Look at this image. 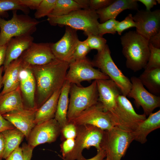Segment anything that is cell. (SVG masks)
<instances>
[{
    "label": "cell",
    "mask_w": 160,
    "mask_h": 160,
    "mask_svg": "<svg viewBox=\"0 0 160 160\" xmlns=\"http://www.w3.org/2000/svg\"><path fill=\"white\" fill-rule=\"evenodd\" d=\"M52 25L68 26L76 31H83L86 36L98 35L99 17L96 11L81 9L68 15L59 17H47Z\"/></svg>",
    "instance_id": "cell-3"
},
{
    "label": "cell",
    "mask_w": 160,
    "mask_h": 160,
    "mask_svg": "<svg viewBox=\"0 0 160 160\" xmlns=\"http://www.w3.org/2000/svg\"><path fill=\"white\" fill-rule=\"evenodd\" d=\"M5 148V140L1 132L0 133V160L3 159V157Z\"/></svg>",
    "instance_id": "cell-47"
},
{
    "label": "cell",
    "mask_w": 160,
    "mask_h": 160,
    "mask_svg": "<svg viewBox=\"0 0 160 160\" xmlns=\"http://www.w3.org/2000/svg\"><path fill=\"white\" fill-rule=\"evenodd\" d=\"M69 63L55 58L47 64L28 67L34 76L36 84V103L39 108L57 90L61 89Z\"/></svg>",
    "instance_id": "cell-1"
},
{
    "label": "cell",
    "mask_w": 160,
    "mask_h": 160,
    "mask_svg": "<svg viewBox=\"0 0 160 160\" xmlns=\"http://www.w3.org/2000/svg\"><path fill=\"white\" fill-rule=\"evenodd\" d=\"M33 40V38L31 35H26L12 38L8 41L3 65L4 70L12 61L20 57Z\"/></svg>",
    "instance_id": "cell-20"
},
{
    "label": "cell",
    "mask_w": 160,
    "mask_h": 160,
    "mask_svg": "<svg viewBox=\"0 0 160 160\" xmlns=\"http://www.w3.org/2000/svg\"><path fill=\"white\" fill-rule=\"evenodd\" d=\"M160 127V110L150 114L140 123L131 134L133 140L141 144L147 141V136L153 131Z\"/></svg>",
    "instance_id": "cell-23"
},
{
    "label": "cell",
    "mask_w": 160,
    "mask_h": 160,
    "mask_svg": "<svg viewBox=\"0 0 160 160\" xmlns=\"http://www.w3.org/2000/svg\"><path fill=\"white\" fill-rule=\"evenodd\" d=\"M69 95L67 116L68 122L83 111L98 103V93L96 80L85 87L71 84Z\"/></svg>",
    "instance_id": "cell-6"
},
{
    "label": "cell",
    "mask_w": 160,
    "mask_h": 160,
    "mask_svg": "<svg viewBox=\"0 0 160 160\" xmlns=\"http://www.w3.org/2000/svg\"><path fill=\"white\" fill-rule=\"evenodd\" d=\"M83 9H89V0H75Z\"/></svg>",
    "instance_id": "cell-49"
},
{
    "label": "cell",
    "mask_w": 160,
    "mask_h": 160,
    "mask_svg": "<svg viewBox=\"0 0 160 160\" xmlns=\"http://www.w3.org/2000/svg\"><path fill=\"white\" fill-rule=\"evenodd\" d=\"M4 70V68L3 65H2L0 67V91L2 85V74L3 71Z\"/></svg>",
    "instance_id": "cell-50"
},
{
    "label": "cell",
    "mask_w": 160,
    "mask_h": 160,
    "mask_svg": "<svg viewBox=\"0 0 160 160\" xmlns=\"http://www.w3.org/2000/svg\"><path fill=\"white\" fill-rule=\"evenodd\" d=\"M60 134L61 135L63 141L68 139H75L76 135V128L74 124L68 123L61 129Z\"/></svg>",
    "instance_id": "cell-37"
},
{
    "label": "cell",
    "mask_w": 160,
    "mask_h": 160,
    "mask_svg": "<svg viewBox=\"0 0 160 160\" xmlns=\"http://www.w3.org/2000/svg\"><path fill=\"white\" fill-rule=\"evenodd\" d=\"M136 24L134 21L131 14H128L125 19L121 22H119L116 28V31L119 35L122 32L129 28L136 27Z\"/></svg>",
    "instance_id": "cell-36"
},
{
    "label": "cell",
    "mask_w": 160,
    "mask_h": 160,
    "mask_svg": "<svg viewBox=\"0 0 160 160\" xmlns=\"http://www.w3.org/2000/svg\"><path fill=\"white\" fill-rule=\"evenodd\" d=\"M107 112L114 127L130 132H133L139 124L146 118L144 113L139 114L136 113L126 97L120 94L117 97L115 108Z\"/></svg>",
    "instance_id": "cell-8"
},
{
    "label": "cell",
    "mask_w": 160,
    "mask_h": 160,
    "mask_svg": "<svg viewBox=\"0 0 160 160\" xmlns=\"http://www.w3.org/2000/svg\"><path fill=\"white\" fill-rule=\"evenodd\" d=\"M144 86L151 93L160 94V68L145 69L138 77Z\"/></svg>",
    "instance_id": "cell-27"
},
{
    "label": "cell",
    "mask_w": 160,
    "mask_h": 160,
    "mask_svg": "<svg viewBox=\"0 0 160 160\" xmlns=\"http://www.w3.org/2000/svg\"><path fill=\"white\" fill-rule=\"evenodd\" d=\"M26 109H28L24 105L19 87L14 90L0 95V113L1 115L13 111Z\"/></svg>",
    "instance_id": "cell-24"
},
{
    "label": "cell",
    "mask_w": 160,
    "mask_h": 160,
    "mask_svg": "<svg viewBox=\"0 0 160 160\" xmlns=\"http://www.w3.org/2000/svg\"><path fill=\"white\" fill-rule=\"evenodd\" d=\"M76 135L75 144L71 152L64 158L65 160L86 159L82 154L83 150L94 147L97 152L102 150L101 144L105 130L90 125L76 126Z\"/></svg>",
    "instance_id": "cell-4"
},
{
    "label": "cell",
    "mask_w": 160,
    "mask_h": 160,
    "mask_svg": "<svg viewBox=\"0 0 160 160\" xmlns=\"http://www.w3.org/2000/svg\"><path fill=\"white\" fill-rule=\"evenodd\" d=\"M19 78V87L25 108L30 110H37L35 101L36 82L30 67L23 66L20 73Z\"/></svg>",
    "instance_id": "cell-17"
},
{
    "label": "cell",
    "mask_w": 160,
    "mask_h": 160,
    "mask_svg": "<svg viewBox=\"0 0 160 160\" xmlns=\"http://www.w3.org/2000/svg\"><path fill=\"white\" fill-rule=\"evenodd\" d=\"M75 139H65L60 145V151L62 156L61 158H64L72 151L75 144Z\"/></svg>",
    "instance_id": "cell-38"
},
{
    "label": "cell",
    "mask_w": 160,
    "mask_h": 160,
    "mask_svg": "<svg viewBox=\"0 0 160 160\" xmlns=\"http://www.w3.org/2000/svg\"><path fill=\"white\" fill-rule=\"evenodd\" d=\"M79 40L77 31L65 26V33L61 39L55 43H51L52 51L55 58L69 63Z\"/></svg>",
    "instance_id": "cell-16"
},
{
    "label": "cell",
    "mask_w": 160,
    "mask_h": 160,
    "mask_svg": "<svg viewBox=\"0 0 160 160\" xmlns=\"http://www.w3.org/2000/svg\"><path fill=\"white\" fill-rule=\"evenodd\" d=\"M85 40L91 50L95 49L97 51L102 50L106 44V40L99 35H88Z\"/></svg>",
    "instance_id": "cell-34"
},
{
    "label": "cell",
    "mask_w": 160,
    "mask_h": 160,
    "mask_svg": "<svg viewBox=\"0 0 160 160\" xmlns=\"http://www.w3.org/2000/svg\"><path fill=\"white\" fill-rule=\"evenodd\" d=\"M143 4L146 7V10L150 11L151 8L157 4L156 0H137Z\"/></svg>",
    "instance_id": "cell-45"
},
{
    "label": "cell",
    "mask_w": 160,
    "mask_h": 160,
    "mask_svg": "<svg viewBox=\"0 0 160 160\" xmlns=\"http://www.w3.org/2000/svg\"><path fill=\"white\" fill-rule=\"evenodd\" d=\"M127 67L134 72L145 68L150 54L148 41L135 31H129L120 38Z\"/></svg>",
    "instance_id": "cell-2"
},
{
    "label": "cell",
    "mask_w": 160,
    "mask_h": 160,
    "mask_svg": "<svg viewBox=\"0 0 160 160\" xmlns=\"http://www.w3.org/2000/svg\"><path fill=\"white\" fill-rule=\"evenodd\" d=\"M133 17L136 25L135 31L148 41L160 31V9L138 10Z\"/></svg>",
    "instance_id": "cell-14"
},
{
    "label": "cell",
    "mask_w": 160,
    "mask_h": 160,
    "mask_svg": "<svg viewBox=\"0 0 160 160\" xmlns=\"http://www.w3.org/2000/svg\"><path fill=\"white\" fill-rule=\"evenodd\" d=\"M91 50L86 40L84 41L79 40L70 63L76 60L85 59L86 58V55Z\"/></svg>",
    "instance_id": "cell-33"
},
{
    "label": "cell",
    "mask_w": 160,
    "mask_h": 160,
    "mask_svg": "<svg viewBox=\"0 0 160 160\" xmlns=\"http://www.w3.org/2000/svg\"><path fill=\"white\" fill-rule=\"evenodd\" d=\"M37 110H15L2 115L15 128L21 132L27 140L31 130L36 125L34 120Z\"/></svg>",
    "instance_id": "cell-18"
},
{
    "label": "cell",
    "mask_w": 160,
    "mask_h": 160,
    "mask_svg": "<svg viewBox=\"0 0 160 160\" xmlns=\"http://www.w3.org/2000/svg\"><path fill=\"white\" fill-rule=\"evenodd\" d=\"M115 0H89V9L97 11L104 8L113 3Z\"/></svg>",
    "instance_id": "cell-39"
},
{
    "label": "cell",
    "mask_w": 160,
    "mask_h": 160,
    "mask_svg": "<svg viewBox=\"0 0 160 160\" xmlns=\"http://www.w3.org/2000/svg\"><path fill=\"white\" fill-rule=\"evenodd\" d=\"M133 140L131 132L114 126L105 130L101 148L109 160H121Z\"/></svg>",
    "instance_id": "cell-9"
},
{
    "label": "cell",
    "mask_w": 160,
    "mask_h": 160,
    "mask_svg": "<svg viewBox=\"0 0 160 160\" xmlns=\"http://www.w3.org/2000/svg\"><path fill=\"white\" fill-rule=\"evenodd\" d=\"M106 152L102 149L100 151L97 152L96 155L94 157L88 159L83 160H105V159L106 158Z\"/></svg>",
    "instance_id": "cell-46"
},
{
    "label": "cell",
    "mask_w": 160,
    "mask_h": 160,
    "mask_svg": "<svg viewBox=\"0 0 160 160\" xmlns=\"http://www.w3.org/2000/svg\"><path fill=\"white\" fill-rule=\"evenodd\" d=\"M51 43L33 42L20 57L23 66L31 67L48 63L55 58Z\"/></svg>",
    "instance_id": "cell-15"
},
{
    "label": "cell",
    "mask_w": 160,
    "mask_h": 160,
    "mask_svg": "<svg viewBox=\"0 0 160 160\" xmlns=\"http://www.w3.org/2000/svg\"><path fill=\"white\" fill-rule=\"evenodd\" d=\"M150 54L144 69L160 68V49L155 48L149 43Z\"/></svg>",
    "instance_id": "cell-32"
},
{
    "label": "cell",
    "mask_w": 160,
    "mask_h": 160,
    "mask_svg": "<svg viewBox=\"0 0 160 160\" xmlns=\"http://www.w3.org/2000/svg\"><path fill=\"white\" fill-rule=\"evenodd\" d=\"M5 142V148L3 159L7 157L16 148L25 137L24 135L16 128L5 131L1 132Z\"/></svg>",
    "instance_id": "cell-28"
},
{
    "label": "cell",
    "mask_w": 160,
    "mask_h": 160,
    "mask_svg": "<svg viewBox=\"0 0 160 160\" xmlns=\"http://www.w3.org/2000/svg\"><path fill=\"white\" fill-rule=\"evenodd\" d=\"M15 128L12 124L5 119L0 113V133Z\"/></svg>",
    "instance_id": "cell-43"
},
{
    "label": "cell",
    "mask_w": 160,
    "mask_h": 160,
    "mask_svg": "<svg viewBox=\"0 0 160 160\" xmlns=\"http://www.w3.org/2000/svg\"><path fill=\"white\" fill-rule=\"evenodd\" d=\"M7 44L0 46V67L3 65L5 57Z\"/></svg>",
    "instance_id": "cell-48"
},
{
    "label": "cell",
    "mask_w": 160,
    "mask_h": 160,
    "mask_svg": "<svg viewBox=\"0 0 160 160\" xmlns=\"http://www.w3.org/2000/svg\"><path fill=\"white\" fill-rule=\"evenodd\" d=\"M60 132L58 123L55 118L52 119L35 126L27 140V144L34 148L41 144L54 142Z\"/></svg>",
    "instance_id": "cell-13"
},
{
    "label": "cell",
    "mask_w": 160,
    "mask_h": 160,
    "mask_svg": "<svg viewBox=\"0 0 160 160\" xmlns=\"http://www.w3.org/2000/svg\"><path fill=\"white\" fill-rule=\"evenodd\" d=\"M98 102L108 112L113 110L116 105V98L121 92L115 84L110 79L96 80Z\"/></svg>",
    "instance_id": "cell-19"
},
{
    "label": "cell",
    "mask_w": 160,
    "mask_h": 160,
    "mask_svg": "<svg viewBox=\"0 0 160 160\" xmlns=\"http://www.w3.org/2000/svg\"><path fill=\"white\" fill-rule=\"evenodd\" d=\"M119 21L116 19H111L105 22L99 23L98 25V35L101 36L106 33L115 34L116 28Z\"/></svg>",
    "instance_id": "cell-35"
},
{
    "label": "cell",
    "mask_w": 160,
    "mask_h": 160,
    "mask_svg": "<svg viewBox=\"0 0 160 160\" xmlns=\"http://www.w3.org/2000/svg\"><path fill=\"white\" fill-rule=\"evenodd\" d=\"M156 1L157 2V3H158L159 4H160V0H156Z\"/></svg>",
    "instance_id": "cell-51"
},
{
    "label": "cell",
    "mask_w": 160,
    "mask_h": 160,
    "mask_svg": "<svg viewBox=\"0 0 160 160\" xmlns=\"http://www.w3.org/2000/svg\"><path fill=\"white\" fill-rule=\"evenodd\" d=\"M130 81L132 87L127 96L133 98L136 105L142 107L144 114L149 116L160 106V97L147 91L138 77L132 76Z\"/></svg>",
    "instance_id": "cell-12"
},
{
    "label": "cell",
    "mask_w": 160,
    "mask_h": 160,
    "mask_svg": "<svg viewBox=\"0 0 160 160\" xmlns=\"http://www.w3.org/2000/svg\"><path fill=\"white\" fill-rule=\"evenodd\" d=\"M91 61L86 57L69 63L65 81L81 86V82L94 80L109 79V77L99 69L94 68Z\"/></svg>",
    "instance_id": "cell-10"
},
{
    "label": "cell",
    "mask_w": 160,
    "mask_h": 160,
    "mask_svg": "<svg viewBox=\"0 0 160 160\" xmlns=\"http://www.w3.org/2000/svg\"><path fill=\"white\" fill-rule=\"evenodd\" d=\"M61 90L56 91L37 109L34 120L36 125L55 118Z\"/></svg>",
    "instance_id": "cell-26"
},
{
    "label": "cell",
    "mask_w": 160,
    "mask_h": 160,
    "mask_svg": "<svg viewBox=\"0 0 160 160\" xmlns=\"http://www.w3.org/2000/svg\"><path fill=\"white\" fill-rule=\"evenodd\" d=\"M71 84L65 81L62 87L58 98L55 119L61 129L68 123L67 113Z\"/></svg>",
    "instance_id": "cell-25"
},
{
    "label": "cell",
    "mask_w": 160,
    "mask_h": 160,
    "mask_svg": "<svg viewBox=\"0 0 160 160\" xmlns=\"http://www.w3.org/2000/svg\"><path fill=\"white\" fill-rule=\"evenodd\" d=\"M137 0H115L107 7L96 11L100 23H103L111 19H116L121 12L126 9L138 10Z\"/></svg>",
    "instance_id": "cell-21"
},
{
    "label": "cell",
    "mask_w": 160,
    "mask_h": 160,
    "mask_svg": "<svg viewBox=\"0 0 160 160\" xmlns=\"http://www.w3.org/2000/svg\"><path fill=\"white\" fill-rule=\"evenodd\" d=\"M57 0H42L34 14L35 18L48 16L53 9Z\"/></svg>",
    "instance_id": "cell-31"
},
{
    "label": "cell",
    "mask_w": 160,
    "mask_h": 160,
    "mask_svg": "<svg viewBox=\"0 0 160 160\" xmlns=\"http://www.w3.org/2000/svg\"><path fill=\"white\" fill-rule=\"evenodd\" d=\"M82 9L75 0H57L54 8L47 17H59Z\"/></svg>",
    "instance_id": "cell-29"
},
{
    "label": "cell",
    "mask_w": 160,
    "mask_h": 160,
    "mask_svg": "<svg viewBox=\"0 0 160 160\" xmlns=\"http://www.w3.org/2000/svg\"><path fill=\"white\" fill-rule=\"evenodd\" d=\"M21 148L23 154V160H31L34 148L25 143H23Z\"/></svg>",
    "instance_id": "cell-42"
},
{
    "label": "cell",
    "mask_w": 160,
    "mask_h": 160,
    "mask_svg": "<svg viewBox=\"0 0 160 160\" xmlns=\"http://www.w3.org/2000/svg\"><path fill=\"white\" fill-rule=\"evenodd\" d=\"M5 160H23L22 148L19 146L12 152Z\"/></svg>",
    "instance_id": "cell-41"
},
{
    "label": "cell",
    "mask_w": 160,
    "mask_h": 160,
    "mask_svg": "<svg viewBox=\"0 0 160 160\" xmlns=\"http://www.w3.org/2000/svg\"><path fill=\"white\" fill-rule=\"evenodd\" d=\"M105 160H109L108 158L106 156V158Z\"/></svg>",
    "instance_id": "cell-52"
},
{
    "label": "cell",
    "mask_w": 160,
    "mask_h": 160,
    "mask_svg": "<svg viewBox=\"0 0 160 160\" xmlns=\"http://www.w3.org/2000/svg\"><path fill=\"white\" fill-rule=\"evenodd\" d=\"M148 41L154 47L160 49V31L151 36Z\"/></svg>",
    "instance_id": "cell-44"
},
{
    "label": "cell",
    "mask_w": 160,
    "mask_h": 160,
    "mask_svg": "<svg viewBox=\"0 0 160 160\" xmlns=\"http://www.w3.org/2000/svg\"><path fill=\"white\" fill-rule=\"evenodd\" d=\"M40 23L36 19L27 15H18L13 11L11 18L6 20L0 16V46L7 44L12 38L31 35Z\"/></svg>",
    "instance_id": "cell-5"
},
{
    "label": "cell",
    "mask_w": 160,
    "mask_h": 160,
    "mask_svg": "<svg viewBox=\"0 0 160 160\" xmlns=\"http://www.w3.org/2000/svg\"><path fill=\"white\" fill-rule=\"evenodd\" d=\"M20 10L25 14L28 8L21 5L18 0H0V15L9 10Z\"/></svg>",
    "instance_id": "cell-30"
},
{
    "label": "cell",
    "mask_w": 160,
    "mask_h": 160,
    "mask_svg": "<svg viewBox=\"0 0 160 160\" xmlns=\"http://www.w3.org/2000/svg\"><path fill=\"white\" fill-rule=\"evenodd\" d=\"M23 66L20 57L12 61L4 70L2 79L3 88L0 95L14 90L19 87V74Z\"/></svg>",
    "instance_id": "cell-22"
},
{
    "label": "cell",
    "mask_w": 160,
    "mask_h": 160,
    "mask_svg": "<svg viewBox=\"0 0 160 160\" xmlns=\"http://www.w3.org/2000/svg\"><path fill=\"white\" fill-rule=\"evenodd\" d=\"M69 122L76 126L92 125L104 130H110L114 127L108 112L99 102L83 111Z\"/></svg>",
    "instance_id": "cell-11"
},
{
    "label": "cell",
    "mask_w": 160,
    "mask_h": 160,
    "mask_svg": "<svg viewBox=\"0 0 160 160\" xmlns=\"http://www.w3.org/2000/svg\"><path fill=\"white\" fill-rule=\"evenodd\" d=\"M42 0H18L21 5L28 8L36 9L37 8Z\"/></svg>",
    "instance_id": "cell-40"
},
{
    "label": "cell",
    "mask_w": 160,
    "mask_h": 160,
    "mask_svg": "<svg viewBox=\"0 0 160 160\" xmlns=\"http://www.w3.org/2000/svg\"><path fill=\"white\" fill-rule=\"evenodd\" d=\"M91 62L93 67L98 68L115 84L122 95L127 96L131 88L132 83L115 64L107 44L102 50L97 51Z\"/></svg>",
    "instance_id": "cell-7"
}]
</instances>
